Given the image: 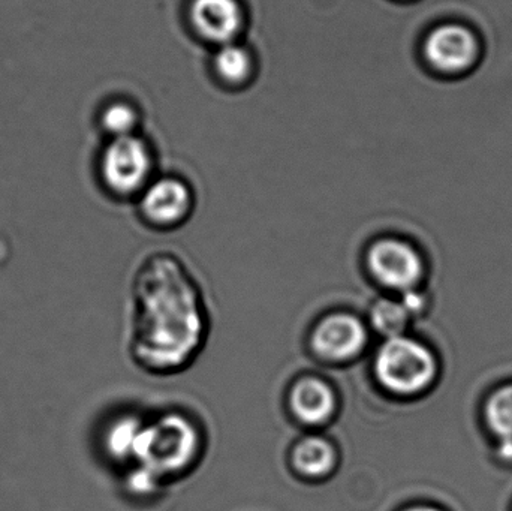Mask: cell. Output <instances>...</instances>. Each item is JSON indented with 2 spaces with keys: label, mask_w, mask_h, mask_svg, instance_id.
I'll return each instance as SVG.
<instances>
[{
  "label": "cell",
  "mask_w": 512,
  "mask_h": 511,
  "mask_svg": "<svg viewBox=\"0 0 512 511\" xmlns=\"http://www.w3.org/2000/svg\"><path fill=\"white\" fill-rule=\"evenodd\" d=\"M140 288L138 353L156 368L182 365L203 338L197 293L171 261H159L150 267Z\"/></svg>",
  "instance_id": "cell-1"
},
{
  "label": "cell",
  "mask_w": 512,
  "mask_h": 511,
  "mask_svg": "<svg viewBox=\"0 0 512 511\" xmlns=\"http://www.w3.org/2000/svg\"><path fill=\"white\" fill-rule=\"evenodd\" d=\"M198 434L185 417L168 414L144 425L135 462L159 479L185 470L197 456Z\"/></svg>",
  "instance_id": "cell-2"
},
{
  "label": "cell",
  "mask_w": 512,
  "mask_h": 511,
  "mask_svg": "<svg viewBox=\"0 0 512 511\" xmlns=\"http://www.w3.org/2000/svg\"><path fill=\"white\" fill-rule=\"evenodd\" d=\"M375 375L382 387L394 395H418L435 380L436 360L424 345L397 336L379 348Z\"/></svg>",
  "instance_id": "cell-3"
},
{
  "label": "cell",
  "mask_w": 512,
  "mask_h": 511,
  "mask_svg": "<svg viewBox=\"0 0 512 511\" xmlns=\"http://www.w3.org/2000/svg\"><path fill=\"white\" fill-rule=\"evenodd\" d=\"M367 339L366 326L355 315L336 312L316 324L310 345L324 362L348 363L363 353Z\"/></svg>",
  "instance_id": "cell-4"
},
{
  "label": "cell",
  "mask_w": 512,
  "mask_h": 511,
  "mask_svg": "<svg viewBox=\"0 0 512 511\" xmlns=\"http://www.w3.org/2000/svg\"><path fill=\"white\" fill-rule=\"evenodd\" d=\"M367 266L373 278L391 290L411 291L421 281L423 260L408 243L382 239L367 254Z\"/></svg>",
  "instance_id": "cell-5"
},
{
  "label": "cell",
  "mask_w": 512,
  "mask_h": 511,
  "mask_svg": "<svg viewBox=\"0 0 512 511\" xmlns=\"http://www.w3.org/2000/svg\"><path fill=\"white\" fill-rule=\"evenodd\" d=\"M150 170L149 152L143 141L132 135L117 137L104 156V174L108 185L117 192L137 191Z\"/></svg>",
  "instance_id": "cell-6"
},
{
  "label": "cell",
  "mask_w": 512,
  "mask_h": 511,
  "mask_svg": "<svg viewBox=\"0 0 512 511\" xmlns=\"http://www.w3.org/2000/svg\"><path fill=\"white\" fill-rule=\"evenodd\" d=\"M424 53L433 68L442 72H462L474 62L477 42L466 27L445 24L430 33Z\"/></svg>",
  "instance_id": "cell-7"
},
{
  "label": "cell",
  "mask_w": 512,
  "mask_h": 511,
  "mask_svg": "<svg viewBox=\"0 0 512 511\" xmlns=\"http://www.w3.org/2000/svg\"><path fill=\"white\" fill-rule=\"evenodd\" d=\"M289 408L298 422L307 426H324L337 413V396L333 387L319 378L295 381L289 392Z\"/></svg>",
  "instance_id": "cell-8"
},
{
  "label": "cell",
  "mask_w": 512,
  "mask_h": 511,
  "mask_svg": "<svg viewBox=\"0 0 512 511\" xmlns=\"http://www.w3.org/2000/svg\"><path fill=\"white\" fill-rule=\"evenodd\" d=\"M192 20L201 35L216 42H231L243 24L237 0H195Z\"/></svg>",
  "instance_id": "cell-9"
},
{
  "label": "cell",
  "mask_w": 512,
  "mask_h": 511,
  "mask_svg": "<svg viewBox=\"0 0 512 511\" xmlns=\"http://www.w3.org/2000/svg\"><path fill=\"white\" fill-rule=\"evenodd\" d=\"M191 204L188 188L179 180L162 179L144 194L143 210L156 224L170 225L182 221Z\"/></svg>",
  "instance_id": "cell-10"
},
{
  "label": "cell",
  "mask_w": 512,
  "mask_h": 511,
  "mask_svg": "<svg viewBox=\"0 0 512 511\" xmlns=\"http://www.w3.org/2000/svg\"><path fill=\"white\" fill-rule=\"evenodd\" d=\"M337 450L322 437H306L295 444L291 464L295 473L306 480H324L337 467Z\"/></svg>",
  "instance_id": "cell-11"
},
{
  "label": "cell",
  "mask_w": 512,
  "mask_h": 511,
  "mask_svg": "<svg viewBox=\"0 0 512 511\" xmlns=\"http://www.w3.org/2000/svg\"><path fill=\"white\" fill-rule=\"evenodd\" d=\"M144 425L146 423L132 416L122 417L113 423L105 435V446L111 458L119 461H135Z\"/></svg>",
  "instance_id": "cell-12"
},
{
  "label": "cell",
  "mask_w": 512,
  "mask_h": 511,
  "mask_svg": "<svg viewBox=\"0 0 512 511\" xmlns=\"http://www.w3.org/2000/svg\"><path fill=\"white\" fill-rule=\"evenodd\" d=\"M409 320H411V314L405 305L397 300H378L370 311V324L373 329L387 339L403 336Z\"/></svg>",
  "instance_id": "cell-13"
},
{
  "label": "cell",
  "mask_w": 512,
  "mask_h": 511,
  "mask_svg": "<svg viewBox=\"0 0 512 511\" xmlns=\"http://www.w3.org/2000/svg\"><path fill=\"white\" fill-rule=\"evenodd\" d=\"M487 423L504 443H512V386L502 387L487 402Z\"/></svg>",
  "instance_id": "cell-14"
},
{
  "label": "cell",
  "mask_w": 512,
  "mask_h": 511,
  "mask_svg": "<svg viewBox=\"0 0 512 511\" xmlns=\"http://www.w3.org/2000/svg\"><path fill=\"white\" fill-rule=\"evenodd\" d=\"M219 74L228 81H242L251 72V57L245 48L227 42L216 54Z\"/></svg>",
  "instance_id": "cell-15"
},
{
  "label": "cell",
  "mask_w": 512,
  "mask_h": 511,
  "mask_svg": "<svg viewBox=\"0 0 512 511\" xmlns=\"http://www.w3.org/2000/svg\"><path fill=\"white\" fill-rule=\"evenodd\" d=\"M104 125L108 131L113 132L117 137H125V135H129V131L134 128V110L125 104L111 105V107L105 111Z\"/></svg>",
  "instance_id": "cell-16"
},
{
  "label": "cell",
  "mask_w": 512,
  "mask_h": 511,
  "mask_svg": "<svg viewBox=\"0 0 512 511\" xmlns=\"http://www.w3.org/2000/svg\"><path fill=\"white\" fill-rule=\"evenodd\" d=\"M161 482L162 480L155 473L147 470L143 465H138L128 477L129 491L132 494L141 495V497H149V495L155 494Z\"/></svg>",
  "instance_id": "cell-17"
},
{
  "label": "cell",
  "mask_w": 512,
  "mask_h": 511,
  "mask_svg": "<svg viewBox=\"0 0 512 511\" xmlns=\"http://www.w3.org/2000/svg\"><path fill=\"white\" fill-rule=\"evenodd\" d=\"M405 511H439V510L433 509V507L418 506V507H412V509H408Z\"/></svg>",
  "instance_id": "cell-18"
}]
</instances>
